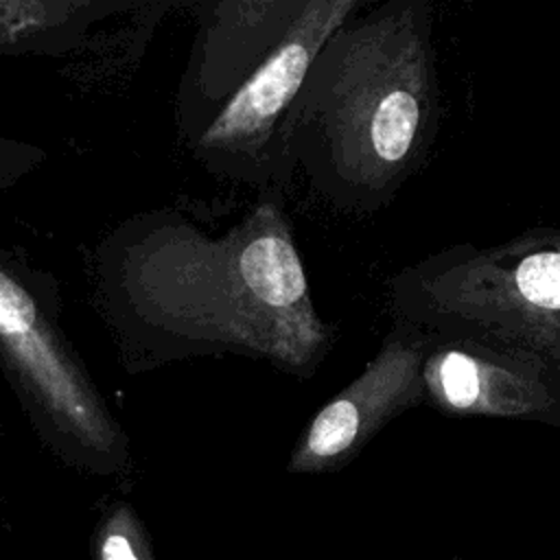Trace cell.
<instances>
[{
    "instance_id": "6da1fadb",
    "label": "cell",
    "mask_w": 560,
    "mask_h": 560,
    "mask_svg": "<svg viewBox=\"0 0 560 560\" xmlns=\"http://www.w3.org/2000/svg\"><path fill=\"white\" fill-rule=\"evenodd\" d=\"M96 295L133 370L241 354L308 378L337 335L313 304L273 188L221 234L175 210L116 228L96 254Z\"/></svg>"
},
{
    "instance_id": "7a4b0ae2",
    "label": "cell",
    "mask_w": 560,
    "mask_h": 560,
    "mask_svg": "<svg viewBox=\"0 0 560 560\" xmlns=\"http://www.w3.org/2000/svg\"><path fill=\"white\" fill-rule=\"evenodd\" d=\"M357 13L313 59L278 155L284 186L300 168L339 212L374 214L400 192L440 127L435 13L429 0Z\"/></svg>"
},
{
    "instance_id": "3957f363",
    "label": "cell",
    "mask_w": 560,
    "mask_h": 560,
    "mask_svg": "<svg viewBox=\"0 0 560 560\" xmlns=\"http://www.w3.org/2000/svg\"><path fill=\"white\" fill-rule=\"evenodd\" d=\"M394 319L429 339L470 341L540 368L560 389V230L457 243L389 280Z\"/></svg>"
},
{
    "instance_id": "277c9868",
    "label": "cell",
    "mask_w": 560,
    "mask_h": 560,
    "mask_svg": "<svg viewBox=\"0 0 560 560\" xmlns=\"http://www.w3.org/2000/svg\"><path fill=\"white\" fill-rule=\"evenodd\" d=\"M0 365L39 435L66 462L118 472L127 435L57 324L35 276L0 252Z\"/></svg>"
},
{
    "instance_id": "5b68a950",
    "label": "cell",
    "mask_w": 560,
    "mask_h": 560,
    "mask_svg": "<svg viewBox=\"0 0 560 560\" xmlns=\"http://www.w3.org/2000/svg\"><path fill=\"white\" fill-rule=\"evenodd\" d=\"M363 4V0H306L280 46L190 142L192 158L217 177L260 192L271 188L284 192L278 155L282 122L322 46Z\"/></svg>"
},
{
    "instance_id": "8992f818",
    "label": "cell",
    "mask_w": 560,
    "mask_h": 560,
    "mask_svg": "<svg viewBox=\"0 0 560 560\" xmlns=\"http://www.w3.org/2000/svg\"><path fill=\"white\" fill-rule=\"evenodd\" d=\"M429 341L422 330L394 319L392 330L361 374L311 418L289 455L287 470L295 475L339 470L387 422L420 405Z\"/></svg>"
},
{
    "instance_id": "52a82bcc",
    "label": "cell",
    "mask_w": 560,
    "mask_h": 560,
    "mask_svg": "<svg viewBox=\"0 0 560 560\" xmlns=\"http://www.w3.org/2000/svg\"><path fill=\"white\" fill-rule=\"evenodd\" d=\"M304 2L221 0L197 4L199 28L177 94V125L188 144L280 46Z\"/></svg>"
},
{
    "instance_id": "ba28073f",
    "label": "cell",
    "mask_w": 560,
    "mask_h": 560,
    "mask_svg": "<svg viewBox=\"0 0 560 560\" xmlns=\"http://www.w3.org/2000/svg\"><path fill=\"white\" fill-rule=\"evenodd\" d=\"M422 402L451 416L534 420L560 429V389L540 368L470 341H429Z\"/></svg>"
},
{
    "instance_id": "9c48e42d",
    "label": "cell",
    "mask_w": 560,
    "mask_h": 560,
    "mask_svg": "<svg viewBox=\"0 0 560 560\" xmlns=\"http://www.w3.org/2000/svg\"><path fill=\"white\" fill-rule=\"evenodd\" d=\"M138 0H0V57L68 55L107 18Z\"/></svg>"
},
{
    "instance_id": "30bf717a",
    "label": "cell",
    "mask_w": 560,
    "mask_h": 560,
    "mask_svg": "<svg viewBox=\"0 0 560 560\" xmlns=\"http://www.w3.org/2000/svg\"><path fill=\"white\" fill-rule=\"evenodd\" d=\"M94 560H153L140 516L127 503H116L94 532Z\"/></svg>"
},
{
    "instance_id": "8fae6325",
    "label": "cell",
    "mask_w": 560,
    "mask_h": 560,
    "mask_svg": "<svg viewBox=\"0 0 560 560\" xmlns=\"http://www.w3.org/2000/svg\"><path fill=\"white\" fill-rule=\"evenodd\" d=\"M46 160V151L13 138H0V190H7L31 175Z\"/></svg>"
}]
</instances>
